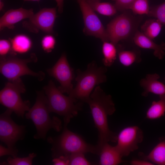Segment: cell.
I'll use <instances>...</instances> for the list:
<instances>
[{
	"label": "cell",
	"mask_w": 165,
	"mask_h": 165,
	"mask_svg": "<svg viewBox=\"0 0 165 165\" xmlns=\"http://www.w3.org/2000/svg\"><path fill=\"white\" fill-rule=\"evenodd\" d=\"M160 78L156 73L148 74L140 80L139 84L143 89L142 96L147 97L150 93L159 96L165 95V85L158 81Z\"/></svg>",
	"instance_id": "15"
},
{
	"label": "cell",
	"mask_w": 165,
	"mask_h": 165,
	"mask_svg": "<svg viewBox=\"0 0 165 165\" xmlns=\"http://www.w3.org/2000/svg\"><path fill=\"white\" fill-rule=\"evenodd\" d=\"M101 0H86V1L94 11L107 16H112L116 13L117 9L115 6L108 2H101Z\"/></svg>",
	"instance_id": "20"
},
{
	"label": "cell",
	"mask_w": 165,
	"mask_h": 165,
	"mask_svg": "<svg viewBox=\"0 0 165 165\" xmlns=\"http://www.w3.org/2000/svg\"><path fill=\"white\" fill-rule=\"evenodd\" d=\"M101 165H117L123 162L122 156L116 146H112L107 142L101 148L99 155Z\"/></svg>",
	"instance_id": "17"
},
{
	"label": "cell",
	"mask_w": 165,
	"mask_h": 165,
	"mask_svg": "<svg viewBox=\"0 0 165 165\" xmlns=\"http://www.w3.org/2000/svg\"><path fill=\"white\" fill-rule=\"evenodd\" d=\"M49 75L55 79L59 83L58 89L63 93L69 94L73 89L72 83L74 78L73 69L70 67L66 54H62L52 68L47 70Z\"/></svg>",
	"instance_id": "12"
},
{
	"label": "cell",
	"mask_w": 165,
	"mask_h": 165,
	"mask_svg": "<svg viewBox=\"0 0 165 165\" xmlns=\"http://www.w3.org/2000/svg\"><path fill=\"white\" fill-rule=\"evenodd\" d=\"M132 165H153L154 164L148 160H134L130 162Z\"/></svg>",
	"instance_id": "34"
},
{
	"label": "cell",
	"mask_w": 165,
	"mask_h": 165,
	"mask_svg": "<svg viewBox=\"0 0 165 165\" xmlns=\"http://www.w3.org/2000/svg\"><path fill=\"white\" fill-rule=\"evenodd\" d=\"M148 0H135L130 9L136 14L148 15L150 10Z\"/></svg>",
	"instance_id": "26"
},
{
	"label": "cell",
	"mask_w": 165,
	"mask_h": 165,
	"mask_svg": "<svg viewBox=\"0 0 165 165\" xmlns=\"http://www.w3.org/2000/svg\"><path fill=\"white\" fill-rule=\"evenodd\" d=\"M77 2L82 15L84 33L98 38L103 42H109L106 29L86 0H77Z\"/></svg>",
	"instance_id": "11"
},
{
	"label": "cell",
	"mask_w": 165,
	"mask_h": 165,
	"mask_svg": "<svg viewBox=\"0 0 165 165\" xmlns=\"http://www.w3.org/2000/svg\"><path fill=\"white\" fill-rule=\"evenodd\" d=\"M18 150L16 148H6L0 145V156L2 157L5 155H9L13 158L17 156Z\"/></svg>",
	"instance_id": "32"
},
{
	"label": "cell",
	"mask_w": 165,
	"mask_h": 165,
	"mask_svg": "<svg viewBox=\"0 0 165 165\" xmlns=\"http://www.w3.org/2000/svg\"><path fill=\"white\" fill-rule=\"evenodd\" d=\"M107 71L106 67L98 66L94 61L87 65L85 71L77 69L75 79L76 86L68 96L86 103L95 86L107 81L106 74Z\"/></svg>",
	"instance_id": "4"
},
{
	"label": "cell",
	"mask_w": 165,
	"mask_h": 165,
	"mask_svg": "<svg viewBox=\"0 0 165 165\" xmlns=\"http://www.w3.org/2000/svg\"><path fill=\"white\" fill-rule=\"evenodd\" d=\"M56 41L51 34H48L42 39L41 45L43 50L47 53H50L55 47Z\"/></svg>",
	"instance_id": "29"
},
{
	"label": "cell",
	"mask_w": 165,
	"mask_h": 165,
	"mask_svg": "<svg viewBox=\"0 0 165 165\" xmlns=\"http://www.w3.org/2000/svg\"><path fill=\"white\" fill-rule=\"evenodd\" d=\"M12 46L10 40L5 39L0 40V55L4 57L11 54Z\"/></svg>",
	"instance_id": "30"
},
{
	"label": "cell",
	"mask_w": 165,
	"mask_h": 165,
	"mask_svg": "<svg viewBox=\"0 0 165 165\" xmlns=\"http://www.w3.org/2000/svg\"><path fill=\"white\" fill-rule=\"evenodd\" d=\"M116 46L111 42H103L102 52L104 57L102 61L106 67L112 66L116 59L117 50Z\"/></svg>",
	"instance_id": "24"
},
{
	"label": "cell",
	"mask_w": 165,
	"mask_h": 165,
	"mask_svg": "<svg viewBox=\"0 0 165 165\" xmlns=\"http://www.w3.org/2000/svg\"><path fill=\"white\" fill-rule=\"evenodd\" d=\"M117 54L120 63L125 67L130 66L135 63H139L141 61L140 53L136 50L119 49Z\"/></svg>",
	"instance_id": "22"
},
{
	"label": "cell",
	"mask_w": 165,
	"mask_h": 165,
	"mask_svg": "<svg viewBox=\"0 0 165 165\" xmlns=\"http://www.w3.org/2000/svg\"><path fill=\"white\" fill-rule=\"evenodd\" d=\"M0 1H2V0H0Z\"/></svg>",
	"instance_id": "37"
},
{
	"label": "cell",
	"mask_w": 165,
	"mask_h": 165,
	"mask_svg": "<svg viewBox=\"0 0 165 165\" xmlns=\"http://www.w3.org/2000/svg\"><path fill=\"white\" fill-rule=\"evenodd\" d=\"M141 19L127 12L116 17L107 26L106 30L109 41L116 45L120 41L133 37Z\"/></svg>",
	"instance_id": "8"
},
{
	"label": "cell",
	"mask_w": 165,
	"mask_h": 165,
	"mask_svg": "<svg viewBox=\"0 0 165 165\" xmlns=\"http://www.w3.org/2000/svg\"><path fill=\"white\" fill-rule=\"evenodd\" d=\"M82 152H77L69 155V165H90L91 163L85 158Z\"/></svg>",
	"instance_id": "28"
},
{
	"label": "cell",
	"mask_w": 165,
	"mask_h": 165,
	"mask_svg": "<svg viewBox=\"0 0 165 165\" xmlns=\"http://www.w3.org/2000/svg\"><path fill=\"white\" fill-rule=\"evenodd\" d=\"M89 105L95 127L98 132L96 145L100 152L102 145L109 142H117L118 134L109 128L108 116L112 115L116 109L112 96L107 94L98 85L86 102Z\"/></svg>",
	"instance_id": "1"
},
{
	"label": "cell",
	"mask_w": 165,
	"mask_h": 165,
	"mask_svg": "<svg viewBox=\"0 0 165 165\" xmlns=\"http://www.w3.org/2000/svg\"><path fill=\"white\" fill-rule=\"evenodd\" d=\"M37 60V58L34 53H31L30 57L26 59L19 58L15 55L12 54L1 57L0 72L8 81L16 79L22 76L29 75L42 81L45 77L44 72L42 71L34 72L28 66V63H35Z\"/></svg>",
	"instance_id": "6"
},
{
	"label": "cell",
	"mask_w": 165,
	"mask_h": 165,
	"mask_svg": "<svg viewBox=\"0 0 165 165\" xmlns=\"http://www.w3.org/2000/svg\"><path fill=\"white\" fill-rule=\"evenodd\" d=\"M164 79H165V78H164Z\"/></svg>",
	"instance_id": "38"
},
{
	"label": "cell",
	"mask_w": 165,
	"mask_h": 165,
	"mask_svg": "<svg viewBox=\"0 0 165 165\" xmlns=\"http://www.w3.org/2000/svg\"><path fill=\"white\" fill-rule=\"evenodd\" d=\"M148 15L155 18L165 25V2L150 9Z\"/></svg>",
	"instance_id": "27"
},
{
	"label": "cell",
	"mask_w": 165,
	"mask_h": 165,
	"mask_svg": "<svg viewBox=\"0 0 165 165\" xmlns=\"http://www.w3.org/2000/svg\"><path fill=\"white\" fill-rule=\"evenodd\" d=\"M25 86L20 78L6 82L0 91V103L14 112L18 117L24 118L30 108L28 100L23 101L21 94L26 91Z\"/></svg>",
	"instance_id": "7"
},
{
	"label": "cell",
	"mask_w": 165,
	"mask_h": 165,
	"mask_svg": "<svg viewBox=\"0 0 165 165\" xmlns=\"http://www.w3.org/2000/svg\"><path fill=\"white\" fill-rule=\"evenodd\" d=\"M56 10V7L41 9L28 20L23 23V27L34 33H38L40 30L48 34H53L54 25L57 17Z\"/></svg>",
	"instance_id": "10"
},
{
	"label": "cell",
	"mask_w": 165,
	"mask_h": 165,
	"mask_svg": "<svg viewBox=\"0 0 165 165\" xmlns=\"http://www.w3.org/2000/svg\"><path fill=\"white\" fill-rule=\"evenodd\" d=\"M117 10L124 11L130 9V8L135 0H113Z\"/></svg>",
	"instance_id": "31"
},
{
	"label": "cell",
	"mask_w": 165,
	"mask_h": 165,
	"mask_svg": "<svg viewBox=\"0 0 165 165\" xmlns=\"http://www.w3.org/2000/svg\"><path fill=\"white\" fill-rule=\"evenodd\" d=\"M158 101H153L148 109L146 118L150 119L159 118L165 114V95L159 96Z\"/></svg>",
	"instance_id": "23"
},
{
	"label": "cell",
	"mask_w": 165,
	"mask_h": 165,
	"mask_svg": "<svg viewBox=\"0 0 165 165\" xmlns=\"http://www.w3.org/2000/svg\"><path fill=\"white\" fill-rule=\"evenodd\" d=\"M143 138V132L138 127H127L118 134L115 146L123 157L127 156L138 149V145L142 141Z\"/></svg>",
	"instance_id": "13"
},
{
	"label": "cell",
	"mask_w": 165,
	"mask_h": 165,
	"mask_svg": "<svg viewBox=\"0 0 165 165\" xmlns=\"http://www.w3.org/2000/svg\"><path fill=\"white\" fill-rule=\"evenodd\" d=\"M133 41L135 45L142 48L152 50L153 54L160 60L163 59L165 55V43L158 44L145 36L138 30L133 37Z\"/></svg>",
	"instance_id": "16"
},
{
	"label": "cell",
	"mask_w": 165,
	"mask_h": 165,
	"mask_svg": "<svg viewBox=\"0 0 165 165\" xmlns=\"http://www.w3.org/2000/svg\"><path fill=\"white\" fill-rule=\"evenodd\" d=\"M25 114V118L31 120L36 129V133L34 136L36 139H46L48 131L53 129L59 132L62 129L61 120L57 117L50 116L47 97L43 91L37 92L35 103Z\"/></svg>",
	"instance_id": "2"
},
{
	"label": "cell",
	"mask_w": 165,
	"mask_h": 165,
	"mask_svg": "<svg viewBox=\"0 0 165 165\" xmlns=\"http://www.w3.org/2000/svg\"><path fill=\"white\" fill-rule=\"evenodd\" d=\"M34 14L33 9H29L22 8L10 9L7 11L0 19V30L5 28L13 29L15 24L21 20L29 19Z\"/></svg>",
	"instance_id": "14"
},
{
	"label": "cell",
	"mask_w": 165,
	"mask_h": 165,
	"mask_svg": "<svg viewBox=\"0 0 165 165\" xmlns=\"http://www.w3.org/2000/svg\"><path fill=\"white\" fill-rule=\"evenodd\" d=\"M57 3L58 10L60 13L63 12L64 0H55Z\"/></svg>",
	"instance_id": "35"
},
{
	"label": "cell",
	"mask_w": 165,
	"mask_h": 165,
	"mask_svg": "<svg viewBox=\"0 0 165 165\" xmlns=\"http://www.w3.org/2000/svg\"><path fill=\"white\" fill-rule=\"evenodd\" d=\"M162 25L156 19H148L141 26V32L148 38L153 40L160 33Z\"/></svg>",
	"instance_id": "21"
},
{
	"label": "cell",
	"mask_w": 165,
	"mask_h": 165,
	"mask_svg": "<svg viewBox=\"0 0 165 165\" xmlns=\"http://www.w3.org/2000/svg\"><path fill=\"white\" fill-rule=\"evenodd\" d=\"M52 162L54 165H69V155L62 156L53 158Z\"/></svg>",
	"instance_id": "33"
},
{
	"label": "cell",
	"mask_w": 165,
	"mask_h": 165,
	"mask_svg": "<svg viewBox=\"0 0 165 165\" xmlns=\"http://www.w3.org/2000/svg\"><path fill=\"white\" fill-rule=\"evenodd\" d=\"M13 112L7 108L0 115V140L8 147L16 148V143L23 140L26 131L25 126L18 125L12 119Z\"/></svg>",
	"instance_id": "9"
},
{
	"label": "cell",
	"mask_w": 165,
	"mask_h": 165,
	"mask_svg": "<svg viewBox=\"0 0 165 165\" xmlns=\"http://www.w3.org/2000/svg\"><path fill=\"white\" fill-rule=\"evenodd\" d=\"M67 125L64 124L63 131L60 135L47 138V142L52 145L51 150L53 158L77 152L99 155L97 145L87 143L80 135L69 130Z\"/></svg>",
	"instance_id": "3"
},
{
	"label": "cell",
	"mask_w": 165,
	"mask_h": 165,
	"mask_svg": "<svg viewBox=\"0 0 165 165\" xmlns=\"http://www.w3.org/2000/svg\"><path fill=\"white\" fill-rule=\"evenodd\" d=\"M37 156L36 153H30L27 157L20 158H13L9 156L8 158L6 161L1 162V165H31L33 159Z\"/></svg>",
	"instance_id": "25"
},
{
	"label": "cell",
	"mask_w": 165,
	"mask_h": 165,
	"mask_svg": "<svg viewBox=\"0 0 165 165\" xmlns=\"http://www.w3.org/2000/svg\"><path fill=\"white\" fill-rule=\"evenodd\" d=\"M144 160L153 163L165 165V140L160 142L147 156H142Z\"/></svg>",
	"instance_id": "19"
},
{
	"label": "cell",
	"mask_w": 165,
	"mask_h": 165,
	"mask_svg": "<svg viewBox=\"0 0 165 165\" xmlns=\"http://www.w3.org/2000/svg\"><path fill=\"white\" fill-rule=\"evenodd\" d=\"M12 46V53L10 54H24L28 52L32 46V42L28 36L22 34L16 35L9 38Z\"/></svg>",
	"instance_id": "18"
},
{
	"label": "cell",
	"mask_w": 165,
	"mask_h": 165,
	"mask_svg": "<svg viewBox=\"0 0 165 165\" xmlns=\"http://www.w3.org/2000/svg\"><path fill=\"white\" fill-rule=\"evenodd\" d=\"M43 90L48 101L49 111L63 117L64 124L68 125L71 119L82 110L83 102L63 94L50 80Z\"/></svg>",
	"instance_id": "5"
},
{
	"label": "cell",
	"mask_w": 165,
	"mask_h": 165,
	"mask_svg": "<svg viewBox=\"0 0 165 165\" xmlns=\"http://www.w3.org/2000/svg\"><path fill=\"white\" fill-rule=\"evenodd\" d=\"M24 1H37V2H39L40 0H23Z\"/></svg>",
	"instance_id": "36"
}]
</instances>
